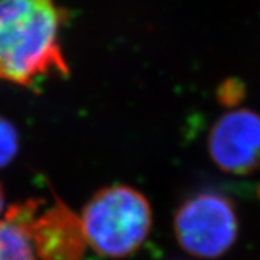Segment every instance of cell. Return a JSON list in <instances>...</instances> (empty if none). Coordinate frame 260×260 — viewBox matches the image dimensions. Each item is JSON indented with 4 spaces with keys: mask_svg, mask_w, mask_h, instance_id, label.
I'll list each match as a JSON object with an SVG mask.
<instances>
[{
    "mask_svg": "<svg viewBox=\"0 0 260 260\" xmlns=\"http://www.w3.org/2000/svg\"><path fill=\"white\" fill-rule=\"evenodd\" d=\"M62 22L54 0H0V80L34 85L49 75L68 74Z\"/></svg>",
    "mask_w": 260,
    "mask_h": 260,
    "instance_id": "6da1fadb",
    "label": "cell"
},
{
    "mask_svg": "<svg viewBox=\"0 0 260 260\" xmlns=\"http://www.w3.org/2000/svg\"><path fill=\"white\" fill-rule=\"evenodd\" d=\"M80 223L84 240L99 254L120 259L145 243L152 229V208L138 189L113 185L94 195Z\"/></svg>",
    "mask_w": 260,
    "mask_h": 260,
    "instance_id": "7a4b0ae2",
    "label": "cell"
},
{
    "mask_svg": "<svg viewBox=\"0 0 260 260\" xmlns=\"http://www.w3.org/2000/svg\"><path fill=\"white\" fill-rule=\"evenodd\" d=\"M178 244L198 259H218L239 236V218L233 203L220 192H200L185 200L175 213Z\"/></svg>",
    "mask_w": 260,
    "mask_h": 260,
    "instance_id": "3957f363",
    "label": "cell"
},
{
    "mask_svg": "<svg viewBox=\"0 0 260 260\" xmlns=\"http://www.w3.org/2000/svg\"><path fill=\"white\" fill-rule=\"evenodd\" d=\"M208 153L218 169L249 175L260 169V114L237 109L218 117L208 135Z\"/></svg>",
    "mask_w": 260,
    "mask_h": 260,
    "instance_id": "277c9868",
    "label": "cell"
},
{
    "mask_svg": "<svg viewBox=\"0 0 260 260\" xmlns=\"http://www.w3.org/2000/svg\"><path fill=\"white\" fill-rule=\"evenodd\" d=\"M35 250L45 260H77L84 239L81 223L64 207H56L30 225Z\"/></svg>",
    "mask_w": 260,
    "mask_h": 260,
    "instance_id": "5b68a950",
    "label": "cell"
},
{
    "mask_svg": "<svg viewBox=\"0 0 260 260\" xmlns=\"http://www.w3.org/2000/svg\"><path fill=\"white\" fill-rule=\"evenodd\" d=\"M35 204L16 205L0 220V260H35V244L30 225Z\"/></svg>",
    "mask_w": 260,
    "mask_h": 260,
    "instance_id": "8992f818",
    "label": "cell"
},
{
    "mask_svg": "<svg viewBox=\"0 0 260 260\" xmlns=\"http://www.w3.org/2000/svg\"><path fill=\"white\" fill-rule=\"evenodd\" d=\"M18 150V133L9 121L0 117V168L6 167Z\"/></svg>",
    "mask_w": 260,
    "mask_h": 260,
    "instance_id": "52a82bcc",
    "label": "cell"
},
{
    "mask_svg": "<svg viewBox=\"0 0 260 260\" xmlns=\"http://www.w3.org/2000/svg\"><path fill=\"white\" fill-rule=\"evenodd\" d=\"M243 97V88L242 85H234V81H229L227 84H223L220 87V95L218 100L225 104V106H234L237 104L239 100Z\"/></svg>",
    "mask_w": 260,
    "mask_h": 260,
    "instance_id": "ba28073f",
    "label": "cell"
},
{
    "mask_svg": "<svg viewBox=\"0 0 260 260\" xmlns=\"http://www.w3.org/2000/svg\"><path fill=\"white\" fill-rule=\"evenodd\" d=\"M3 207H5V195H3V189L0 186V214L3 211Z\"/></svg>",
    "mask_w": 260,
    "mask_h": 260,
    "instance_id": "9c48e42d",
    "label": "cell"
}]
</instances>
